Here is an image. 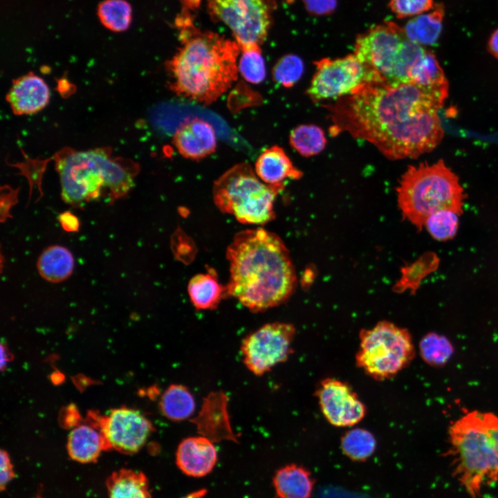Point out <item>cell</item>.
Wrapping results in <instances>:
<instances>
[{
    "mask_svg": "<svg viewBox=\"0 0 498 498\" xmlns=\"http://www.w3.org/2000/svg\"><path fill=\"white\" fill-rule=\"evenodd\" d=\"M211 18L225 24L240 50L261 46L266 40L275 8L274 0H207Z\"/></svg>",
    "mask_w": 498,
    "mask_h": 498,
    "instance_id": "30bf717a",
    "label": "cell"
},
{
    "mask_svg": "<svg viewBox=\"0 0 498 498\" xmlns=\"http://www.w3.org/2000/svg\"><path fill=\"white\" fill-rule=\"evenodd\" d=\"M389 6L398 18L416 17L434 7L433 0H390Z\"/></svg>",
    "mask_w": 498,
    "mask_h": 498,
    "instance_id": "d590c367",
    "label": "cell"
},
{
    "mask_svg": "<svg viewBox=\"0 0 498 498\" xmlns=\"http://www.w3.org/2000/svg\"><path fill=\"white\" fill-rule=\"evenodd\" d=\"M50 95V89L45 80L29 73L12 81L6 94V100L14 114L31 115L47 106Z\"/></svg>",
    "mask_w": 498,
    "mask_h": 498,
    "instance_id": "2e32d148",
    "label": "cell"
},
{
    "mask_svg": "<svg viewBox=\"0 0 498 498\" xmlns=\"http://www.w3.org/2000/svg\"><path fill=\"white\" fill-rule=\"evenodd\" d=\"M35 498H41V497H40L39 495H38V496H37V497H35Z\"/></svg>",
    "mask_w": 498,
    "mask_h": 498,
    "instance_id": "bcb514c9",
    "label": "cell"
},
{
    "mask_svg": "<svg viewBox=\"0 0 498 498\" xmlns=\"http://www.w3.org/2000/svg\"><path fill=\"white\" fill-rule=\"evenodd\" d=\"M227 295L255 313L284 303L296 285L289 252L282 239L262 228L236 234L226 250Z\"/></svg>",
    "mask_w": 498,
    "mask_h": 498,
    "instance_id": "7a4b0ae2",
    "label": "cell"
},
{
    "mask_svg": "<svg viewBox=\"0 0 498 498\" xmlns=\"http://www.w3.org/2000/svg\"><path fill=\"white\" fill-rule=\"evenodd\" d=\"M99 430L109 449L130 454L144 446L154 427L140 411L122 407L112 409L108 416L102 418Z\"/></svg>",
    "mask_w": 498,
    "mask_h": 498,
    "instance_id": "4fadbf2b",
    "label": "cell"
},
{
    "mask_svg": "<svg viewBox=\"0 0 498 498\" xmlns=\"http://www.w3.org/2000/svg\"><path fill=\"white\" fill-rule=\"evenodd\" d=\"M290 146L301 156L310 157L320 154L326 147L324 131L315 124H301L289 135Z\"/></svg>",
    "mask_w": 498,
    "mask_h": 498,
    "instance_id": "f1b7e54d",
    "label": "cell"
},
{
    "mask_svg": "<svg viewBox=\"0 0 498 498\" xmlns=\"http://www.w3.org/2000/svg\"><path fill=\"white\" fill-rule=\"evenodd\" d=\"M172 142L180 155L187 159L200 160L213 154L217 145L214 127L206 120L186 119L176 128Z\"/></svg>",
    "mask_w": 498,
    "mask_h": 498,
    "instance_id": "9a60e30c",
    "label": "cell"
},
{
    "mask_svg": "<svg viewBox=\"0 0 498 498\" xmlns=\"http://www.w3.org/2000/svg\"><path fill=\"white\" fill-rule=\"evenodd\" d=\"M343 453L354 461H365L375 452L376 440L371 432L356 427L346 432L341 438Z\"/></svg>",
    "mask_w": 498,
    "mask_h": 498,
    "instance_id": "4dcf8cb0",
    "label": "cell"
},
{
    "mask_svg": "<svg viewBox=\"0 0 498 498\" xmlns=\"http://www.w3.org/2000/svg\"><path fill=\"white\" fill-rule=\"evenodd\" d=\"M19 190H13L7 185L1 187V222H4L8 218H10V210L12 206L17 203Z\"/></svg>",
    "mask_w": 498,
    "mask_h": 498,
    "instance_id": "8d00e7d4",
    "label": "cell"
},
{
    "mask_svg": "<svg viewBox=\"0 0 498 498\" xmlns=\"http://www.w3.org/2000/svg\"><path fill=\"white\" fill-rule=\"evenodd\" d=\"M254 170L257 176L268 185L284 184L286 179H299L303 175L284 150L277 145L266 148L260 154Z\"/></svg>",
    "mask_w": 498,
    "mask_h": 498,
    "instance_id": "d6986e66",
    "label": "cell"
},
{
    "mask_svg": "<svg viewBox=\"0 0 498 498\" xmlns=\"http://www.w3.org/2000/svg\"><path fill=\"white\" fill-rule=\"evenodd\" d=\"M216 460L217 452L213 442L202 435L183 440L176 454L178 468L185 474L194 477L209 474Z\"/></svg>",
    "mask_w": 498,
    "mask_h": 498,
    "instance_id": "ac0fdd59",
    "label": "cell"
},
{
    "mask_svg": "<svg viewBox=\"0 0 498 498\" xmlns=\"http://www.w3.org/2000/svg\"><path fill=\"white\" fill-rule=\"evenodd\" d=\"M440 259L433 252H427L417 261L403 268V276L400 288L411 289L414 293L421 282L428 275L434 272L439 266Z\"/></svg>",
    "mask_w": 498,
    "mask_h": 498,
    "instance_id": "d6a6232c",
    "label": "cell"
},
{
    "mask_svg": "<svg viewBox=\"0 0 498 498\" xmlns=\"http://www.w3.org/2000/svg\"><path fill=\"white\" fill-rule=\"evenodd\" d=\"M296 330L293 324L268 323L248 335L242 341L243 363L252 373L261 376L284 362L293 352Z\"/></svg>",
    "mask_w": 498,
    "mask_h": 498,
    "instance_id": "8fae6325",
    "label": "cell"
},
{
    "mask_svg": "<svg viewBox=\"0 0 498 498\" xmlns=\"http://www.w3.org/2000/svg\"><path fill=\"white\" fill-rule=\"evenodd\" d=\"M1 369H3V367H5L8 363V362L10 360V353L8 351V349L6 347H3V344H1Z\"/></svg>",
    "mask_w": 498,
    "mask_h": 498,
    "instance_id": "7bdbcfd3",
    "label": "cell"
},
{
    "mask_svg": "<svg viewBox=\"0 0 498 498\" xmlns=\"http://www.w3.org/2000/svg\"><path fill=\"white\" fill-rule=\"evenodd\" d=\"M415 349L407 329L380 321L360 331L356 353V365L369 377L384 380L393 378L413 360Z\"/></svg>",
    "mask_w": 498,
    "mask_h": 498,
    "instance_id": "9c48e42d",
    "label": "cell"
},
{
    "mask_svg": "<svg viewBox=\"0 0 498 498\" xmlns=\"http://www.w3.org/2000/svg\"><path fill=\"white\" fill-rule=\"evenodd\" d=\"M160 407L167 418L180 421L187 419L194 413L195 400L186 387L171 385L161 396Z\"/></svg>",
    "mask_w": 498,
    "mask_h": 498,
    "instance_id": "4316f807",
    "label": "cell"
},
{
    "mask_svg": "<svg viewBox=\"0 0 498 498\" xmlns=\"http://www.w3.org/2000/svg\"><path fill=\"white\" fill-rule=\"evenodd\" d=\"M498 416L472 411L448 428V451L454 477L470 498H479L485 486L498 482L496 439Z\"/></svg>",
    "mask_w": 498,
    "mask_h": 498,
    "instance_id": "277c9868",
    "label": "cell"
},
{
    "mask_svg": "<svg viewBox=\"0 0 498 498\" xmlns=\"http://www.w3.org/2000/svg\"><path fill=\"white\" fill-rule=\"evenodd\" d=\"M459 216V214L451 210H441L427 217L424 227L433 239L439 241H448L457 233Z\"/></svg>",
    "mask_w": 498,
    "mask_h": 498,
    "instance_id": "1f68e13d",
    "label": "cell"
},
{
    "mask_svg": "<svg viewBox=\"0 0 498 498\" xmlns=\"http://www.w3.org/2000/svg\"><path fill=\"white\" fill-rule=\"evenodd\" d=\"M132 12L131 4L126 0H103L97 8L100 22L114 33L124 32L129 28Z\"/></svg>",
    "mask_w": 498,
    "mask_h": 498,
    "instance_id": "83f0119b",
    "label": "cell"
},
{
    "mask_svg": "<svg viewBox=\"0 0 498 498\" xmlns=\"http://www.w3.org/2000/svg\"><path fill=\"white\" fill-rule=\"evenodd\" d=\"M488 51L497 59H498V28L490 35L488 42Z\"/></svg>",
    "mask_w": 498,
    "mask_h": 498,
    "instance_id": "b9f144b4",
    "label": "cell"
},
{
    "mask_svg": "<svg viewBox=\"0 0 498 498\" xmlns=\"http://www.w3.org/2000/svg\"><path fill=\"white\" fill-rule=\"evenodd\" d=\"M307 11L320 16L331 13L337 6V0H302Z\"/></svg>",
    "mask_w": 498,
    "mask_h": 498,
    "instance_id": "74e56055",
    "label": "cell"
},
{
    "mask_svg": "<svg viewBox=\"0 0 498 498\" xmlns=\"http://www.w3.org/2000/svg\"><path fill=\"white\" fill-rule=\"evenodd\" d=\"M304 64L299 57L288 54L282 57L272 70L273 80L285 88L293 87L301 78Z\"/></svg>",
    "mask_w": 498,
    "mask_h": 498,
    "instance_id": "e575fe53",
    "label": "cell"
},
{
    "mask_svg": "<svg viewBox=\"0 0 498 498\" xmlns=\"http://www.w3.org/2000/svg\"><path fill=\"white\" fill-rule=\"evenodd\" d=\"M207 493L206 490L201 489L197 491L191 492L190 494L183 497V498H204Z\"/></svg>",
    "mask_w": 498,
    "mask_h": 498,
    "instance_id": "ee69618b",
    "label": "cell"
},
{
    "mask_svg": "<svg viewBox=\"0 0 498 498\" xmlns=\"http://www.w3.org/2000/svg\"><path fill=\"white\" fill-rule=\"evenodd\" d=\"M273 484L279 498H309L313 486L309 472L295 464L278 470Z\"/></svg>",
    "mask_w": 498,
    "mask_h": 498,
    "instance_id": "7402d4cb",
    "label": "cell"
},
{
    "mask_svg": "<svg viewBox=\"0 0 498 498\" xmlns=\"http://www.w3.org/2000/svg\"><path fill=\"white\" fill-rule=\"evenodd\" d=\"M444 10L436 5L432 11L411 19L403 28L407 37L419 45L434 44L441 33Z\"/></svg>",
    "mask_w": 498,
    "mask_h": 498,
    "instance_id": "484cf974",
    "label": "cell"
},
{
    "mask_svg": "<svg viewBox=\"0 0 498 498\" xmlns=\"http://www.w3.org/2000/svg\"><path fill=\"white\" fill-rule=\"evenodd\" d=\"M284 187L264 183L249 164L241 163L215 181L212 198L222 212L242 223L259 225L275 219L274 202Z\"/></svg>",
    "mask_w": 498,
    "mask_h": 498,
    "instance_id": "ba28073f",
    "label": "cell"
},
{
    "mask_svg": "<svg viewBox=\"0 0 498 498\" xmlns=\"http://www.w3.org/2000/svg\"><path fill=\"white\" fill-rule=\"evenodd\" d=\"M315 64L316 71L306 91L315 102L348 95L367 80L366 67L354 54L323 58Z\"/></svg>",
    "mask_w": 498,
    "mask_h": 498,
    "instance_id": "7c38bea8",
    "label": "cell"
},
{
    "mask_svg": "<svg viewBox=\"0 0 498 498\" xmlns=\"http://www.w3.org/2000/svg\"><path fill=\"white\" fill-rule=\"evenodd\" d=\"M397 199L404 219L421 230L436 211L448 209L461 215L465 194L459 177L440 160L409 166L397 187Z\"/></svg>",
    "mask_w": 498,
    "mask_h": 498,
    "instance_id": "8992f818",
    "label": "cell"
},
{
    "mask_svg": "<svg viewBox=\"0 0 498 498\" xmlns=\"http://www.w3.org/2000/svg\"><path fill=\"white\" fill-rule=\"evenodd\" d=\"M425 51L403 28L387 21L360 35L353 54L366 67L367 80L396 85L410 82V72Z\"/></svg>",
    "mask_w": 498,
    "mask_h": 498,
    "instance_id": "52a82bcc",
    "label": "cell"
},
{
    "mask_svg": "<svg viewBox=\"0 0 498 498\" xmlns=\"http://www.w3.org/2000/svg\"><path fill=\"white\" fill-rule=\"evenodd\" d=\"M496 445H497V454H498V434L497 435Z\"/></svg>",
    "mask_w": 498,
    "mask_h": 498,
    "instance_id": "f6af8a7d",
    "label": "cell"
},
{
    "mask_svg": "<svg viewBox=\"0 0 498 498\" xmlns=\"http://www.w3.org/2000/svg\"><path fill=\"white\" fill-rule=\"evenodd\" d=\"M238 59V70L248 82L257 84L266 77V65L261 46H254L241 50Z\"/></svg>",
    "mask_w": 498,
    "mask_h": 498,
    "instance_id": "836d02e7",
    "label": "cell"
},
{
    "mask_svg": "<svg viewBox=\"0 0 498 498\" xmlns=\"http://www.w3.org/2000/svg\"><path fill=\"white\" fill-rule=\"evenodd\" d=\"M59 222L63 230L67 232L79 231L80 227V220L76 215L71 211L61 213L58 217Z\"/></svg>",
    "mask_w": 498,
    "mask_h": 498,
    "instance_id": "ab89813d",
    "label": "cell"
},
{
    "mask_svg": "<svg viewBox=\"0 0 498 498\" xmlns=\"http://www.w3.org/2000/svg\"><path fill=\"white\" fill-rule=\"evenodd\" d=\"M37 268L40 276L52 283H57L71 276L74 268V258L66 248L53 245L39 255Z\"/></svg>",
    "mask_w": 498,
    "mask_h": 498,
    "instance_id": "cb8c5ba5",
    "label": "cell"
},
{
    "mask_svg": "<svg viewBox=\"0 0 498 498\" xmlns=\"http://www.w3.org/2000/svg\"><path fill=\"white\" fill-rule=\"evenodd\" d=\"M228 398L221 391L210 394L204 398L201 412L193 420L201 435L212 442L237 441L232 430L227 409Z\"/></svg>",
    "mask_w": 498,
    "mask_h": 498,
    "instance_id": "e0dca14e",
    "label": "cell"
},
{
    "mask_svg": "<svg viewBox=\"0 0 498 498\" xmlns=\"http://www.w3.org/2000/svg\"><path fill=\"white\" fill-rule=\"evenodd\" d=\"M108 445L100 430L89 425L75 427L67 439V451L70 457L79 463L95 462Z\"/></svg>",
    "mask_w": 498,
    "mask_h": 498,
    "instance_id": "ffe728a7",
    "label": "cell"
},
{
    "mask_svg": "<svg viewBox=\"0 0 498 498\" xmlns=\"http://www.w3.org/2000/svg\"><path fill=\"white\" fill-rule=\"evenodd\" d=\"M1 472H0V487L1 490L6 489L7 485L15 477L13 467L10 456L6 451H1Z\"/></svg>",
    "mask_w": 498,
    "mask_h": 498,
    "instance_id": "f35d334b",
    "label": "cell"
},
{
    "mask_svg": "<svg viewBox=\"0 0 498 498\" xmlns=\"http://www.w3.org/2000/svg\"><path fill=\"white\" fill-rule=\"evenodd\" d=\"M55 169L62 200L76 208L99 199L104 190L110 203L125 196L138 172L137 165L113 158L104 148L67 151L57 157Z\"/></svg>",
    "mask_w": 498,
    "mask_h": 498,
    "instance_id": "5b68a950",
    "label": "cell"
},
{
    "mask_svg": "<svg viewBox=\"0 0 498 498\" xmlns=\"http://www.w3.org/2000/svg\"><path fill=\"white\" fill-rule=\"evenodd\" d=\"M109 498H151L148 480L141 472L120 469L107 479Z\"/></svg>",
    "mask_w": 498,
    "mask_h": 498,
    "instance_id": "d4e9b609",
    "label": "cell"
},
{
    "mask_svg": "<svg viewBox=\"0 0 498 498\" xmlns=\"http://www.w3.org/2000/svg\"><path fill=\"white\" fill-rule=\"evenodd\" d=\"M175 24L181 46L165 64L169 88L178 96L211 104L237 80L240 48L235 41L196 27L194 15L180 12Z\"/></svg>",
    "mask_w": 498,
    "mask_h": 498,
    "instance_id": "3957f363",
    "label": "cell"
},
{
    "mask_svg": "<svg viewBox=\"0 0 498 498\" xmlns=\"http://www.w3.org/2000/svg\"><path fill=\"white\" fill-rule=\"evenodd\" d=\"M419 353L423 361L430 366L445 365L454 353V347L445 336L435 332L425 334L418 344Z\"/></svg>",
    "mask_w": 498,
    "mask_h": 498,
    "instance_id": "f546056e",
    "label": "cell"
},
{
    "mask_svg": "<svg viewBox=\"0 0 498 498\" xmlns=\"http://www.w3.org/2000/svg\"><path fill=\"white\" fill-rule=\"evenodd\" d=\"M187 292L191 302L199 310L216 308L227 295L225 286L219 283L214 271L193 276L188 282Z\"/></svg>",
    "mask_w": 498,
    "mask_h": 498,
    "instance_id": "603a6c76",
    "label": "cell"
},
{
    "mask_svg": "<svg viewBox=\"0 0 498 498\" xmlns=\"http://www.w3.org/2000/svg\"><path fill=\"white\" fill-rule=\"evenodd\" d=\"M445 100L411 82L366 80L328 107L331 131L366 140L391 160L417 158L443 137L438 111Z\"/></svg>",
    "mask_w": 498,
    "mask_h": 498,
    "instance_id": "6da1fadb",
    "label": "cell"
},
{
    "mask_svg": "<svg viewBox=\"0 0 498 498\" xmlns=\"http://www.w3.org/2000/svg\"><path fill=\"white\" fill-rule=\"evenodd\" d=\"M181 12L192 14L199 8L202 0H181Z\"/></svg>",
    "mask_w": 498,
    "mask_h": 498,
    "instance_id": "60d3db41",
    "label": "cell"
},
{
    "mask_svg": "<svg viewBox=\"0 0 498 498\" xmlns=\"http://www.w3.org/2000/svg\"><path fill=\"white\" fill-rule=\"evenodd\" d=\"M315 396L323 416L333 426H353L366 415V406L358 394L347 382L338 379L322 380Z\"/></svg>",
    "mask_w": 498,
    "mask_h": 498,
    "instance_id": "5bb4252c",
    "label": "cell"
},
{
    "mask_svg": "<svg viewBox=\"0 0 498 498\" xmlns=\"http://www.w3.org/2000/svg\"><path fill=\"white\" fill-rule=\"evenodd\" d=\"M411 83L426 89L445 100L448 95V82L435 55L426 50L413 66Z\"/></svg>",
    "mask_w": 498,
    "mask_h": 498,
    "instance_id": "44dd1931",
    "label": "cell"
}]
</instances>
